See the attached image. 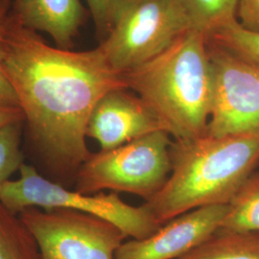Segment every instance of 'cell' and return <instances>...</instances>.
Here are the masks:
<instances>
[{
  "instance_id": "6da1fadb",
  "label": "cell",
  "mask_w": 259,
  "mask_h": 259,
  "mask_svg": "<svg viewBox=\"0 0 259 259\" xmlns=\"http://www.w3.org/2000/svg\"><path fill=\"white\" fill-rule=\"evenodd\" d=\"M3 71L14 88L32 138L62 171L79 170L91 157L87 128L106 93L127 88L100 47L72 51L51 47L10 14Z\"/></svg>"
},
{
  "instance_id": "7a4b0ae2",
  "label": "cell",
  "mask_w": 259,
  "mask_h": 259,
  "mask_svg": "<svg viewBox=\"0 0 259 259\" xmlns=\"http://www.w3.org/2000/svg\"><path fill=\"white\" fill-rule=\"evenodd\" d=\"M169 152V179L144 204L160 225L199 207L230 204L259 166V134L175 139Z\"/></svg>"
},
{
  "instance_id": "3957f363",
  "label": "cell",
  "mask_w": 259,
  "mask_h": 259,
  "mask_svg": "<svg viewBox=\"0 0 259 259\" xmlns=\"http://www.w3.org/2000/svg\"><path fill=\"white\" fill-rule=\"evenodd\" d=\"M174 139L207 134L213 101V71L208 39L190 30L162 52L123 74Z\"/></svg>"
},
{
  "instance_id": "277c9868",
  "label": "cell",
  "mask_w": 259,
  "mask_h": 259,
  "mask_svg": "<svg viewBox=\"0 0 259 259\" xmlns=\"http://www.w3.org/2000/svg\"><path fill=\"white\" fill-rule=\"evenodd\" d=\"M190 30L194 28L182 0H116L110 33L98 47L123 75Z\"/></svg>"
},
{
  "instance_id": "5b68a950",
  "label": "cell",
  "mask_w": 259,
  "mask_h": 259,
  "mask_svg": "<svg viewBox=\"0 0 259 259\" xmlns=\"http://www.w3.org/2000/svg\"><path fill=\"white\" fill-rule=\"evenodd\" d=\"M170 137L165 131H157L91 155L77 172L76 191L93 194L109 189L148 201L162 189L171 174Z\"/></svg>"
},
{
  "instance_id": "8992f818",
  "label": "cell",
  "mask_w": 259,
  "mask_h": 259,
  "mask_svg": "<svg viewBox=\"0 0 259 259\" xmlns=\"http://www.w3.org/2000/svg\"><path fill=\"white\" fill-rule=\"evenodd\" d=\"M0 201L16 213L31 206L88 213L113 224L128 237L137 240L148 238L162 226L145 204L130 205L113 191L93 195L67 190L40 176L34 167L25 163L19 168V179L10 180L4 185Z\"/></svg>"
},
{
  "instance_id": "52a82bcc",
  "label": "cell",
  "mask_w": 259,
  "mask_h": 259,
  "mask_svg": "<svg viewBox=\"0 0 259 259\" xmlns=\"http://www.w3.org/2000/svg\"><path fill=\"white\" fill-rule=\"evenodd\" d=\"M19 215L36 238L41 259H114L128 237L113 224L72 209L31 206Z\"/></svg>"
},
{
  "instance_id": "ba28073f",
  "label": "cell",
  "mask_w": 259,
  "mask_h": 259,
  "mask_svg": "<svg viewBox=\"0 0 259 259\" xmlns=\"http://www.w3.org/2000/svg\"><path fill=\"white\" fill-rule=\"evenodd\" d=\"M213 101L207 134H259V66L208 40Z\"/></svg>"
},
{
  "instance_id": "9c48e42d",
  "label": "cell",
  "mask_w": 259,
  "mask_h": 259,
  "mask_svg": "<svg viewBox=\"0 0 259 259\" xmlns=\"http://www.w3.org/2000/svg\"><path fill=\"white\" fill-rule=\"evenodd\" d=\"M228 204L199 207L163 224L142 240L123 242L114 259H179L220 230Z\"/></svg>"
},
{
  "instance_id": "30bf717a",
  "label": "cell",
  "mask_w": 259,
  "mask_h": 259,
  "mask_svg": "<svg viewBox=\"0 0 259 259\" xmlns=\"http://www.w3.org/2000/svg\"><path fill=\"white\" fill-rule=\"evenodd\" d=\"M157 131L165 129L157 114L138 94L121 88L106 93L96 104L87 137L97 140L101 150L107 151Z\"/></svg>"
},
{
  "instance_id": "8fae6325",
  "label": "cell",
  "mask_w": 259,
  "mask_h": 259,
  "mask_svg": "<svg viewBox=\"0 0 259 259\" xmlns=\"http://www.w3.org/2000/svg\"><path fill=\"white\" fill-rule=\"evenodd\" d=\"M12 14L35 32H45L56 47L71 49L85 21L81 0H13Z\"/></svg>"
},
{
  "instance_id": "7c38bea8",
  "label": "cell",
  "mask_w": 259,
  "mask_h": 259,
  "mask_svg": "<svg viewBox=\"0 0 259 259\" xmlns=\"http://www.w3.org/2000/svg\"><path fill=\"white\" fill-rule=\"evenodd\" d=\"M179 259H259V232L218 231Z\"/></svg>"
},
{
  "instance_id": "4fadbf2b",
  "label": "cell",
  "mask_w": 259,
  "mask_h": 259,
  "mask_svg": "<svg viewBox=\"0 0 259 259\" xmlns=\"http://www.w3.org/2000/svg\"><path fill=\"white\" fill-rule=\"evenodd\" d=\"M219 231L259 232V170H255L234 195Z\"/></svg>"
},
{
  "instance_id": "5bb4252c",
  "label": "cell",
  "mask_w": 259,
  "mask_h": 259,
  "mask_svg": "<svg viewBox=\"0 0 259 259\" xmlns=\"http://www.w3.org/2000/svg\"><path fill=\"white\" fill-rule=\"evenodd\" d=\"M0 259H41L36 238L18 213L0 201Z\"/></svg>"
},
{
  "instance_id": "9a60e30c",
  "label": "cell",
  "mask_w": 259,
  "mask_h": 259,
  "mask_svg": "<svg viewBox=\"0 0 259 259\" xmlns=\"http://www.w3.org/2000/svg\"><path fill=\"white\" fill-rule=\"evenodd\" d=\"M196 31L207 38L237 21L238 0H182Z\"/></svg>"
},
{
  "instance_id": "2e32d148",
  "label": "cell",
  "mask_w": 259,
  "mask_h": 259,
  "mask_svg": "<svg viewBox=\"0 0 259 259\" xmlns=\"http://www.w3.org/2000/svg\"><path fill=\"white\" fill-rule=\"evenodd\" d=\"M208 39L250 64L259 66V34L245 30L238 21L216 32Z\"/></svg>"
},
{
  "instance_id": "e0dca14e",
  "label": "cell",
  "mask_w": 259,
  "mask_h": 259,
  "mask_svg": "<svg viewBox=\"0 0 259 259\" xmlns=\"http://www.w3.org/2000/svg\"><path fill=\"white\" fill-rule=\"evenodd\" d=\"M22 123H14L0 129V194L4 185L23 164L20 150Z\"/></svg>"
},
{
  "instance_id": "ac0fdd59",
  "label": "cell",
  "mask_w": 259,
  "mask_h": 259,
  "mask_svg": "<svg viewBox=\"0 0 259 259\" xmlns=\"http://www.w3.org/2000/svg\"><path fill=\"white\" fill-rule=\"evenodd\" d=\"M12 4L13 0H1L0 2V106L20 108L17 93L2 68L5 36L9 22Z\"/></svg>"
},
{
  "instance_id": "d6986e66",
  "label": "cell",
  "mask_w": 259,
  "mask_h": 259,
  "mask_svg": "<svg viewBox=\"0 0 259 259\" xmlns=\"http://www.w3.org/2000/svg\"><path fill=\"white\" fill-rule=\"evenodd\" d=\"M116 0H87L99 44L110 33Z\"/></svg>"
},
{
  "instance_id": "ffe728a7",
  "label": "cell",
  "mask_w": 259,
  "mask_h": 259,
  "mask_svg": "<svg viewBox=\"0 0 259 259\" xmlns=\"http://www.w3.org/2000/svg\"><path fill=\"white\" fill-rule=\"evenodd\" d=\"M237 21L245 30L259 34V0H238Z\"/></svg>"
},
{
  "instance_id": "44dd1931",
  "label": "cell",
  "mask_w": 259,
  "mask_h": 259,
  "mask_svg": "<svg viewBox=\"0 0 259 259\" xmlns=\"http://www.w3.org/2000/svg\"><path fill=\"white\" fill-rule=\"evenodd\" d=\"M24 114L19 107L0 106V129L14 123L24 122Z\"/></svg>"
},
{
  "instance_id": "7402d4cb",
  "label": "cell",
  "mask_w": 259,
  "mask_h": 259,
  "mask_svg": "<svg viewBox=\"0 0 259 259\" xmlns=\"http://www.w3.org/2000/svg\"><path fill=\"white\" fill-rule=\"evenodd\" d=\"M0 2H1V0H0Z\"/></svg>"
}]
</instances>
